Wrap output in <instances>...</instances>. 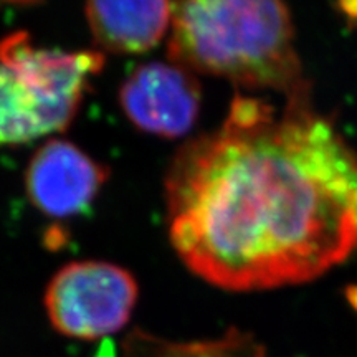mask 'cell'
Masks as SVG:
<instances>
[{
    "mask_svg": "<svg viewBox=\"0 0 357 357\" xmlns=\"http://www.w3.org/2000/svg\"><path fill=\"white\" fill-rule=\"evenodd\" d=\"M89 32L101 53L153 50L172 22L171 0H86Z\"/></svg>",
    "mask_w": 357,
    "mask_h": 357,
    "instance_id": "52a82bcc",
    "label": "cell"
},
{
    "mask_svg": "<svg viewBox=\"0 0 357 357\" xmlns=\"http://www.w3.org/2000/svg\"><path fill=\"white\" fill-rule=\"evenodd\" d=\"M96 357H114V349H113V346H111L109 341L102 342V346L100 347V351H98Z\"/></svg>",
    "mask_w": 357,
    "mask_h": 357,
    "instance_id": "9c48e42d",
    "label": "cell"
},
{
    "mask_svg": "<svg viewBox=\"0 0 357 357\" xmlns=\"http://www.w3.org/2000/svg\"><path fill=\"white\" fill-rule=\"evenodd\" d=\"M102 66L100 50L37 47L26 32L0 40V147L65 131Z\"/></svg>",
    "mask_w": 357,
    "mask_h": 357,
    "instance_id": "3957f363",
    "label": "cell"
},
{
    "mask_svg": "<svg viewBox=\"0 0 357 357\" xmlns=\"http://www.w3.org/2000/svg\"><path fill=\"white\" fill-rule=\"evenodd\" d=\"M356 234H357V194H356Z\"/></svg>",
    "mask_w": 357,
    "mask_h": 357,
    "instance_id": "30bf717a",
    "label": "cell"
},
{
    "mask_svg": "<svg viewBox=\"0 0 357 357\" xmlns=\"http://www.w3.org/2000/svg\"><path fill=\"white\" fill-rule=\"evenodd\" d=\"M139 287L131 271L108 261H71L48 281L43 305L56 333L96 341L121 331L136 307Z\"/></svg>",
    "mask_w": 357,
    "mask_h": 357,
    "instance_id": "277c9868",
    "label": "cell"
},
{
    "mask_svg": "<svg viewBox=\"0 0 357 357\" xmlns=\"http://www.w3.org/2000/svg\"><path fill=\"white\" fill-rule=\"evenodd\" d=\"M202 105L192 71L172 61L136 66L119 88V106L139 131L159 137L184 136L194 128Z\"/></svg>",
    "mask_w": 357,
    "mask_h": 357,
    "instance_id": "5b68a950",
    "label": "cell"
},
{
    "mask_svg": "<svg viewBox=\"0 0 357 357\" xmlns=\"http://www.w3.org/2000/svg\"><path fill=\"white\" fill-rule=\"evenodd\" d=\"M357 154L311 96L236 95L166 177L169 238L199 278L260 291L319 278L357 247Z\"/></svg>",
    "mask_w": 357,
    "mask_h": 357,
    "instance_id": "6da1fadb",
    "label": "cell"
},
{
    "mask_svg": "<svg viewBox=\"0 0 357 357\" xmlns=\"http://www.w3.org/2000/svg\"><path fill=\"white\" fill-rule=\"evenodd\" d=\"M109 178V169L65 139L40 146L25 169L30 204L50 218L78 217L91 208Z\"/></svg>",
    "mask_w": 357,
    "mask_h": 357,
    "instance_id": "8992f818",
    "label": "cell"
},
{
    "mask_svg": "<svg viewBox=\"0 0 357 357\" xmlns=\"http://www.w3.org/2000/svg\"><path fill=\"white\" fill-rule=\"evenodd\" d=\"M336 7L347 24L357 25V0H336Z\"/></svg>",
    "mask_w": 357,
    "mask_h": 357,
    "instance_id": "ba28073f",
    "label": "cell"
},
{
    "mask_svg": "<svg viewBox=\"0 0 357 357\" xmlns=\"http://www.w3.org/2000/svg\"><path fill=\"white\" fill-rule=\"evenodd\" d=\"M169 60L192 73L311 96L284 0H174Z\"/></svg>",
    "mask_w": 357,
    "mask_h": 357,
    "instance_id": "7a4b0ae2",
    "label": "cell"
}]
</instances>
